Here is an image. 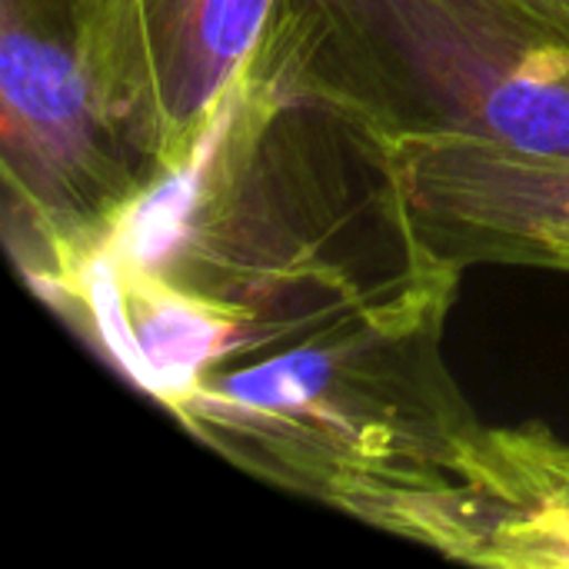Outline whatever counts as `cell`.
Instances as JSON below:
<instances>
[{
    "label": "cell",
    "mask_w": 569,
    "mask_h": 569,
    "mask_svg": "<svg viewBox=\"0 0 569 569\" xmlns=\"http://www.w3.org/2000/svg\"><path fill=\"white\" fill-rule=\"evenodd\" d=\"M433 250L473 263L569 273V160L473 137H390Z\"/></svg>",
    "instance_id": "5"
},
{
    "label": "cell",
    "mask_w": 569,
    "mask_h": 569,
    "mask_svg": "<svg viewBox=\"0 0 569 569\" xmlns=\"http://www.w3.org/2000/svg\"><path fill=\"white\" fill-rule=\"evenodd\" d=\"M280 0H100L103 37L157 180L180 170Z\"/></svg>",
    "instance_id": "4"
},
{
    "label": "cell",
    "mask_w": 569,
    "mask_h": 569,
    "mask_svg": "<svg viewBox=\"0 0 569 569\" xmlns=\"http://www.w3.org/2000/svg\"><path fill=\"white\" fill-rule=\"evenodd\" d=\"M460 277L390 137L303 80L273 20L180 170L20 270L200 447L427 550L483 433L443 357Z\"/></svg>",
    "instance_id": "1"
},
{
    "label": "cell",
    "mask_w": 569,
    "mask_h": 569,
    "mask_svg": "<svg viewBox=\"0 0 569 569\" xmlns=\"http://www.w3.org/2000/svg\"><path fill=\"white\" fill-rule=\"evenodd\" d=\"M433 553L477 567L569 569V443L543 423L483 427Z\"/></svg>",
    "instance_id": "6"
},
{
    "label": "cell",
    "mask_w": 569,
    "mask_h": 569,
    "mask_svg": "<svg viewBox=\"0 0 569 569\" xmlns=\"http://www.w3.org/2000/svg\"><path fill=\"white\" fill-rule=\"evenodd\" d=\"M317 90L387 137H473L569 160V27L520 0H280Z\"/></svg>",
    "instance_id": "2"
},
{
    "label": "cell",
    "mask_w": 569,
    "mask_h": 569,
    "mask_svg": "<svg viewBox=\"0 0 569 569\" xmlns=\"http://www.w3.org/2000/svg\"><path fill=\"white\" fill-rule=\"evenodd\" d=\"M523 7H530V10H537V13H543V17H550V20H557V23H563L569 27V0H520Z\"/></svg>",
    "instance_id": "7"
},
{
    "label": "cell",
    "mask_w": 569,
    "mask_h": 569,
    "mask_svg": "<svg viewBox=\"0 0 569 569\" xmlns=\"http://www.w3.org/2000/svg\"><path fill=\"white\" fill-rule=\"evenodd\" d=\"M3 243L20 270L100 237L157 180L100 0H0Z\"/></svg>",
    "instance_id": "3"
}]
</instances>
